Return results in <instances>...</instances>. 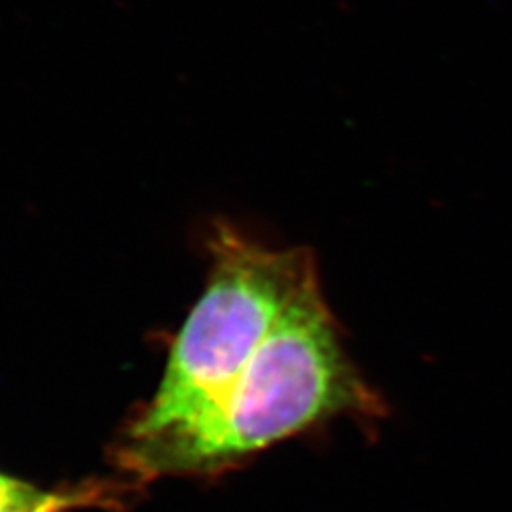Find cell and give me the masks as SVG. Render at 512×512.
<instances>
[{
    "instance_id": "4",
    "label": "cell",
    "mask_w": 512,
    "mask_h": 512,
    "mask_svg": "<svg viewBox=\"0 0 512 512\" xmlns=\"http://www.w3.org/2000/svg\"><path fill=\"white\" fill-rule=\"evenodd\" d=\"M48 494V490H40L27 480L0 473V512L31 509L42 503Z\"/></svg>"
},
{
    "instance_id": "2",
    "label": "cell",
    "mask_w": 512,
    "mask_h": 512,
    "mask_svg": "<svg viewBox=\"0 0 512 512\" xmlns=\"http://www.w3.org/2000/svg\"><path fill=\"white\" fill-rule=\"evenodd\" d=\"M209 275L177 332L152 401L131 423L128 444L179 433L202 420L238 380L281 315L317 275L310 249H270L215 222Z\"/></svg>"
},
{
    "instance_id": "1",
    "label": "cell",
    "mask_w": 512,
    "mask_h": 512,
    "mask_svg": "<svg viewBox=\"0 0 512 512\" xmlns=\"http://www.w3.org/2000/svg\"><path fill=\"white\" fill-rule=\"evenodd\" d=\"M384 410L351 363L315 277L211 412L179 433L126 444L122 456L147 478L219 473L323 423L378 420Z\"/></svg>"
},
{
    "instance_id": "3",
    "label": "cell",
    "mask_w": 512,
    "mask_h": 512,
    "mask_svg": "<svg viewBox=\"0 0 512 512\" xmlns=\"http://www.w3.org/2000/svg\"><path fill=\"white\" fill-rule=\"evenodd\" d=\"M109 492L103 486H78V488H65L54 490L48 497L31 509L8 512H74L84 507L97 505L99 501L107 499Z\"/></svg>"
}]
</instances>
